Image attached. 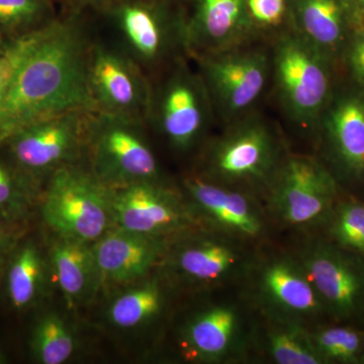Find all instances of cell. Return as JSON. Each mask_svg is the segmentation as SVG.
<instances>
[{
	"instance_id": "obj_1",
	"label": "cell",
	"mask_w": 364,
	"mask_h": 364,
	"mask_svg": "<svg viewBox=\"0 0 364 364\" xmlns=\"http://www.w3.org/2000/svg\"><path fill=\"white\" fill-rule=\"evenodd\" d=\"M88 16L60 14L45 28L0 105V148L18 132L66 112H93L87 87Z\"/></svg>"
},
{
	"instance_id": "obj_2",
	"label": "cell",
	"mask_w": 364,
	"mask_h": 364,
	"mask_svg": "<svg viewBox=\"0 0 364 364\" xmlns=\"http://www.w3.org/2000/svg\"><path fill=\"white\" fill-rule=\"evenodd\" d=\"M167 0H111L95 14L109 38L153 80L178 51H188L186 18L172 16Z\"/></svg>"
},
{
	"instance_id": "obj_3",
	"label": "cell",
	"mask_w": 364,
	"mask_h": 364,
	"mask_svg": "<svg viewBox=\"0 0 364 364\" xmlns=\"http://www.w3.org/2000/svg\"><path fill=\"white\" fill-rule=\"evenodd\" d=\"M43 220L56 237L95 243L114 227L111 189L85 161L65 165L46 178L41 193Z\"/></svg>"
},
{
	"instance_id": "obj_4",
	"label": "cell",
	"mask_w": 364,
	"mask_h": 364,
	"mask_svg": "<svg viewBox=\"0 0 364 364\" xmlns=\"http://www.w3.org/2000/svg\"><path fill=\"white\" fill-rule=\"evenodd\" d=\"M146 123L91 112L85 162L107 188L159 181L156 156L145 136Z\"/></svg>"
},
{
	"instance_id": "obj_5",
	"label": "cell",
	"mask_w": 364,
	"mask_h": 364,
	"mask_svg": "<svg viewBox=\"0 0 364 364\" xmlns=\"http://www.w3.org/2000/svg\"><path fill=\"white\" fill-rule=\"evenodd\" d=\"M284 155L275 134L259 119L237 124L208 146L200 176L250 193L267 191Z\"/></svg>"
},
{
	"instance_id": "obj_6",
	"label": "cell",
	"mask_w": 364,
	"mask_h": 364,
	"mask_svg": "<svg viewBox=\"0 0 364 364\" xmlns=\"http://www.w3.org/2000/svg\"><path fill=\"white\" fill-rule=\"evenodd\" d=\"M87 87L93 112L147 124L152 81L116 45L95 35L88 53Z\"/></svg>"
},
{
	"instance_id": "obj_7",
	"label": "cell",
	"mask_w": 364,
	"mask_h": 364,
	"mask_svg": "<svg viewBox=\"0 0 364 364\" xmlns=\"http://www.w3.org/2000/svg\"><path fill=\"white\" fill-rule=\"evenodd\" d=\"M165 75L159 82L152 81L147 124H154L173 149L188 152L205 133L212 102L200 75L183 62H176Z\"/></svg>"
},
{
	"instance_id": "obj_8",
	"label": "cell",
	"mask_w": 364,
	"mask_h": 364,
	"mask_svg": "<svg viewBox=\"0 0 364 364\" xmlns=\"http://www.w3.org/2000/svg\"><path fill=\"white\" fill-rule=\"evenodd\" d=\"M90 114L70 112L43 119L18 132L2 147L18 168L44 182L55 170L85 161Z\"/></svg>"
},
{
	"instance_id": "obj_9",
	"label": "cell",
	"mask_w": 364,
	"mask_h": 364,
	"mask_svg": "<svg viewBox=\"0 0 364 364\" xmlns=\"http://www.w3.org/2000/svg\"><path fill=\"white\" fill-rule=\"evenodd\" d=\"M273 217L289 227L308 229L329 215L335 184L324 167L303 155L282 158L267 188Z\"/></svg>"
},
{
	"instance_id": "obj_10",
	"label": "cell",
	"mask_w": 364,
	"mask_h": 364,
	"mask_svg": "<svg viewBox=\"0 0 364 364\" xmlns=\"http://www.w3.org/2000/svg\"><path fill=\"white\" fill-rule=\"evenodd\" d=\"M111 189L114 227L150 236L176 238L198 228L182 193L159 181L135 182Z\"/></svg>"
},
{
	"instance_id": "obj_11",
	"label": "cell",
	"mask_w": 364,
	"mask_h": 364,
	"mask_svg": "<svg viewBox=\"0 0 364 364\" xmlns=\"http://www.w3.org/2000/svg\"><path fill=\"white\" fill-rule=\"evenodd\" d=\"M245 242L198 228L179 235L170 244L162 264L191 287H212L236 277L250 267Z\"/></svg>"
},
{
	"instance_id": "obj_12",
	"label": "cell",
	"mask_w": 364,
	"mask_h": 364,
	"mask_svg": "<svg viewBox=\"0 0 364 364\" xmlns=\"http://www.w3.org/2000/svg\"><path fill=\"white\" fill-rule=\"evenodd\" d=\"M184 198L203 227L242 242L259 240L267 215L250 193L210 181L200 173L186 177Z\"/></svg>"
},
{
	"instance_id": "obj_13",
	"label": "cell",
	"mask_w": 364,
	"mask_h": 364,
	"mask_svg": "<svg viewBox=\"0 0 364 364\" xmlns=\"http://www.w3.org/2000/svg\"><path fill=\"white\" fill-rule=\"evenodd\" d=\"M274 75L287 111L299 123L310 124L322 109L329 87L327 68L316 48L299 38L280 41Z\"/></svg>"
},
{
	"instance_id": "obj_14",
	"label": "cell",
	"mask_w": 364,
	"mask_h": 364,
	"mask_svg": "<svg viewBox=\"0 0 364 364\" xmlns=\"http://www.w3.org/2000/svg\"><path fill=\"white\" fill-rule=\"evenodd\" d=\"M248 270L252 272L254 293L267 315L305 325L324 312L296 256L275 254Z\"/></svg>"
},
{
	"instance_id": "obj_15",
	"label": "cell",
	"mask_w": 364,
	"mask_h": 364,
	"mask_svg": "<svg viewBox=\"0 0 364 364\" xmlns=\"http://www.w3.org/2000/svg\"><path fill=\"white\" fill-rule=\"evenodd\" d=\"M210 102L223 116L241 114L257 100L269 75L267 55L258 51L196 57Z\"/></svg>"
},
{
	"instance_id": "obj_16",
	"label": "cell",
	"mask_w": 364,
	"mask_h": 364,
	"mask_svg": "<svg viewBox=\"0 0 364 364\" xmlns=\"http://www.w3.org/2000/svg\"><path fill=\"white\" fill-rule=\"evenodd\" d=\"M324 308L338 317L358 310L364 296V270L338 249L309 242L296 255Z\"/></svg>"
},
{
	"instance_id": "obj_17",
	"label": "cell",
	"mask_w": 364,
	"mask_h": 364,
	"mask_svg": "<svg viewBox=\"0 0 364 364\" xmlns=\"http://www.w3.org/2000/svg\"><path fill=\"white\" fill-rule=\"evenodd\" d=\"M173 239L112 227L92 243L100 287L126 286L142 279L162 265Z\"/></svg>"
},
{
	"instance_id": "obj_18",
	"label": "cell",
	"mask_w": 364,
	"mask_h": 364,
	"mask_svg": "<svg viewBox=\"0 0 364 364\" xmlns=\"http://www.w3.org/2000/svg\"><path fill=\"white\" fill-rule=\"evenodd\" d=\"M243 336V322L235 306L215 305L196 314L183 332V348L196 360H224L238 351Z\"/></svg>"
},
{
	"instance_id": "obj_19",
	"label": "cell",
	"mask_w": 364,
	"mask_h": 364,
	"mask_svg": "<svg viewBox=\"0 0 364 364\" xmlns=\"http://www.w3.org/2000/svg\"><path fill=\"white\" fill-rule=\"evenodd\" d=\"M245 25L244 0H195L186 18L188 51L195 57L214 54L236 40Z\"/></svg>"
},
{
	"instance_id": "obj_20",
	"label": "cell",
	"mask_w": 364,
	"mask_h": 364,
	"mask_svg": "<svg viewBox=\"0 0 364 364\" xmlns=\"http://www.w3.org/2000/svg\"><path fill=\"white\" fill-rule=\"evenodd\" d=\"M49 267L70 309L90 301L100 287L92 243L56 237L50 248Z\"/></svg>"
},
{
	"instance_id": "obj_21",
	"label": "cell",
	"mask_w": 364,
	"mask_h": 364,
	"mask_svg": "<svg viewBox=\"0 0 364 364\" xmlns=\"http://www.w3.org/2000/svg\"><path fill=\"white\" fill-rule=\"evenodd\" d=\"M49 261L33 242L18 245L6 265V289L16 310H26L44 298L49 279Z\"/></svg>"
},
{
	"instance_id": "obj_22",
	"label": "cell",
	"mask_w": 364,
	"mask_h": 364,
	"mask_svg": "<svg viewBox=\"0 0 364 364\" xmlns=\"http://www.w3.org/2000/svg\"><path fill=\"white\" fill-rule=\"evenodd\" d=\"M264 333L265 350L279 364L324 363L314 347L305 325L287 318L268 316Z\"/></svg>"
},
{
	"instance_id": "obj_23",
	"label": "cell",
	"mask_w": 364,
	"mask_h": 364,
	"mask_svg": "<svg viewBox=\"0 0 364 364\" xmlns=\"http://www.w3.org/2000/svg\"><path fill=\"white\" fill-rule=\"evenodd\" d=\"M329 132L340 158L353 171L364 170V105L346 100L337 105L329 119Z\"/></svg>"
},
{
	"instance_id": "obj_24",
	"label": "cell",
	"mask_w": 364,
	"mask_h": 364,
	"mask_svg": "<svg viewBox=\"0 0 364 364\" xmlns=\"http://www.w3.org/2000/svg\"><path fill=\"white\" fill-rule=\"evenodd\" d=\"M164 304L162 287L157 280H149L114 299L107 311V317L119 329H134L156 318Z\"/></svg>"
},
{
	"instance_id": "obj_25",
	"label": "cell",
	"mask_w": 364,
	"mask_h": 364,
	"mask_svg": "<svg viewBox=\"0 0 364 364\" xmlns=\"http://www.w3.org/2000/svg\"><path fill=\"white\" fill-rule=\"evenodd\" d=\"M43 184L9 157L0 158V219L20 224L40 200Z\"/></svg>"
},
{
	"instance_id": "obj_26",
	"label": "cell",
	"mask_w": 364,
	"mask_h": 364,
	"mask_svg": "<svg viewBox=\"0 0 364 364\" xmlns=\"http://www.w3.org/2000/svg\"><path fill=\"white\" fill-rule=\"evenodd\" d=\"M60 14L56 0H0V33L16 39L51 25Z\"/></svg>"
},
{
	"instance_id": "obj_27",
	"label": "cell",
	"mask_w": 364,
	"mask_h": 364,
	"mask_svg": "<svg viewBox=\"0 0 364 364\" xmlns=\"http://www.w3.org/2000/svg\"><path fill=\"white\" fill-rule=\"evenodd\" d=\"M31 347L39 363H65L75 351V337L61 316L47 313L33 328Z\"/></svg>"
},
{
	"instance_id": "obj_28",
	"label": "cell",
	"mask_w": 364,
	"mask_h": 364,
	"mask_svg": "<svg viewBox=\"0 0 364 364\" xmlns=\"http://www.w3.org/2000/svg\"><path fill=\"white\" fill-rule=\"evenodd\" d=\"M299 13L304 31L315 44L332 46L341 37V11L335 0H304Z\"/></svg>"
},
{
	"instance_id": "obj_29",
	"label": "cell",
	"mask_w": 364,
	"mask_h": 364,
	"mask_svg": "<svg viewBox=\"0 0 364 364\" xmlns=\"http://www.w3.org/2000/svg\"><path fill=\"white\" fill-rule=\"evenodd\" d=\"M310 333L314 347L324 363L327 360L345 363H356L358 360L363 349V341L355 330L333 327Z\"/></svg>"
},
{
	"instance_id": "obj_30",
	"label": "cell",
	"mask_w": 364,
	"mask_h": 364,
	"mask_svg": "<svg viewBox=\"0 0 364 364\" xmlns=\"http://www.w3.org/2000/svg\"><path fill=\"white\" fill-rule=\"evenodd\" d=\"M330 234L342 247L364 254V205H342L335 214Z\"/></svg>"
},
{
	"instance_id": "obj_31",
	"label": "cell",
	"mask_w": 364,
	"mask_h": 364,
	"mask_svg": "<svg viewBox=\"0 0 364 364\" xmlns=\"http://www.w3.org/2000/svg\"><path fill=\"white\" fill-rule=\"evenodd\" d=\"M46 28L11 39L4 51L0 54V105L6 97L16 74L42 38Z\"/></svg>"
},
{
	"instance_id": "obj_32",
	"label": "cell",
	"mask_w": 364,
	"mask_h": 364,
	"mask_svg": "<svg viewBox=\"0 0 364 364\" xmlns=\"http://www.w3.org/2000/svg\"><path fill=\"white\" fill-rule=\"evenodd\" d=\"M251 16L264 25H275L286 11L284 0H246Z\"/></svg>"
},
{
	"instance_id": "obj_33",
	"label": "cell",
	"mask_w": 364,
	"mask_h": 364,
	"mask_svg": "<svg viewBox=\"0 0 364 364\" xmlns=\"http://www.w3.org/2000/svg\"><path fill=\"white\" fill-rule=\"evenodd\" d=\"M18 225L0 219V280L11 254L18 246L21 230Z\"/></svg>"
},
{
	"instance_id": "obj_34",
	"label": "cell",
	"mask_w": 364,
	"mask_h": 364,
	"mask_svg": "<svg viewBox=\"0 0 364 364\" xmlns=\"http://www.w3.org/2000/svg\"><path fill=\"white\" fill-rule=\"evenodd\" d=\"M60 14L66 16H88L97 14L111 0H56Z\"/></svg>"
},
{
	"instance_id": "obj_35",
	"label": "cell",
	"mask_w": 364,
	"mask_h": 364,
	"mask_svg": "<svg viewBox=\"0 0 364 364\" xmlns=\"http://www.w3.org/2000/svg\"><path fill=\"white\" fill-rule=\"evenodd\" d=\"M351 59L356 73L364 81V39L358 42L354 47Z\"/></svg>"
},
{
	"instance_id": "obj_36",
	"label": "cell",
	"mask_w": 364,
	"mask_h": 364,
	"mask_svg": "<svg viewBox=\"0 0 364 364\" xmlns=\"http://www.w3.org/2000/svg\"><path fill=\"white\" fill-rule=\"evenodd\" d=\"M11 39H9V38L0 33V54L4 51V49H6L9 43L11 42Z\"/></svg>"
},
{
	"instance_id": "obj_37",
	"label": "cell",
	"mask_w": 364,
	"mask_h": 364,
	"mask_svg": "<svg viewBox=\"0 0 364 364\" xmlns=\"http://www.w3.org/2000/svg\"><path fill=\"white\" fill-rule=\"evenodd\" d=\"M4 363V358H2L1 352H0V363Z\"/></svg>"
},
{
	"instance_id": "obj_38",
	"label": "cell",
	"mask_w": 364,
	"mask_h": 364,
	"mask_svg": "<svg viewBox=\"0 0 364 364\" xmlns=\"http://www.w3.org/2000/svg\"><path fill=\"white\" fill-rule=\"evenodd\" d=\"M363 1H364V0H363Z\"/></svg>"
},
{
	"instance_id": "obj_39",
	"label": "cell",
	"mask_w": 364,
	"mask_h": 364,
	"mask_svg": "<svg viewBox=\"0 0 364 364\" xmlns=\"http://www.w3.org/2000/svg\"><path fill=\"white\" fill-rule=\"evenodd\" d=\"M57 2V1H56Z\"/></svg>"
}]
</instances>
